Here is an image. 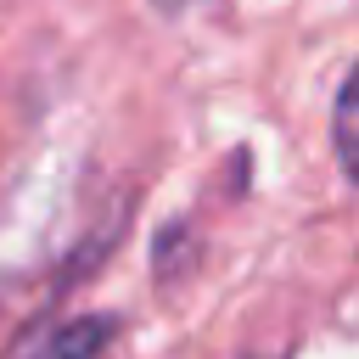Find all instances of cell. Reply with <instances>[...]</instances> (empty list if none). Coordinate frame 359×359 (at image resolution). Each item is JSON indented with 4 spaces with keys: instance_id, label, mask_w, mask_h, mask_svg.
<instances>
[{
    "instance_id": "6da1fadb",
    "label": "cell",
    "mask_w": 359,
    "mask_h": 359,
    "mask_svg": "<svg viewBox=\"0 0 359 359\" xmlns=\"http://www.w3.org/2000/svg\"><path fill=\"white\" fill-rule=\"evenodd\" d=\"M331 146H337V163L348 168V180H359V67L342 79L337 90V107H331Z\"/></svg>"
},
{
    "instance_id": "7a4b0ae2",
    "label": "cell",
    "mask_w": 359,
    "mask_h": 359,
    "mask_svg": "<svg viewBox=\"0 0 359 359\" xmlns=\"http://www.w3.org/2000/svg\"><path fill=\"white\" fill-rule=\"evenodd\" d=\"M107 320H73V325H62V331H50L28 359H95V348L107 342Z\"/></svg>"
}]
</instances>
